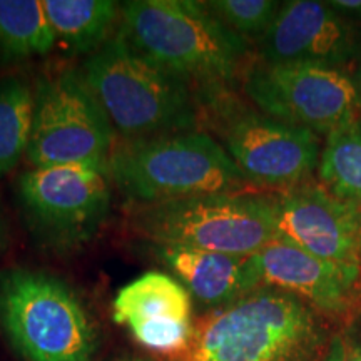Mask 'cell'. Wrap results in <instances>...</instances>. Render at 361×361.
Returning a JSON list of instances; mask_svg holds the SVG:
<instances>
[{
  "label": "cell",
  "instance_id": "cell-11",
  "mask_svg": "<svg viewBox=\"0 0 361 361\" xmlns=\"http://www.w3.org/2000/svg\"><path fill=\"white\" fill-rule=\"evenodd\" d=\"M274 200L283 239L360 281V223L355 202L338 200L322 183L311 180L283 189Z\"/></svg>",
  "mask_w": 361,
  "mask_h": 361
},
{
  "label": "cell",
  "instance_id": "cell-15",
  "mask_svg": "<svg viewBox=\"0 0 361 361\" xmlns=\"http://www.w3.org/2000/svg\"><path fill=\"white\" fill-rule=\"evenodd\" d=\"M152 250L191 296L214 310L264 286L258 255L234 256L169 246H152Z\"/></svg>",
  "mask_w": 361,
  "mask_h": 361
},
{
  "label": "cell",
  "instance_id": "cell-8",
  "mask_svg": "<svg viewBox=\"0 0 361 361\" xmlns=\"http://www.w3.org/2000/svg\"><path fill=\"white\" fill-rule=\"evenodd\" d=\"M34 99L25 154L30 168L90 166L107 171L116 130L80 71L64 69L40 78Z\"/></svg>",
  "mask_w": 361,
  "mask_h": 361
},
{
  "label": "cell",
  "instance_id": "cell-25",
  "mask_svg": "<svg viewBox=\"0 0 361 361\" xmlns=\"http://www.w3.org/2000/svg\"><path fill=\"white\" fill-rule=\"evenodd\" d=\"M356 213H358V223H360V250H361V202H355Z\"/></svg>",
  "mask_w": 361,
  "mask_h": 361
},
{
  "label": "cell",
  "instance_id": "cell-27",
  "mask_svg": "<svg viewBox=\"0 0 361 361\" xmlns=\"http://www.w3.org/2000/svg\"><path fill=\"white\" fill-rule=\"evenodd\" d=\"M360 104H361V87H360Z\"/></svg>",
  "mask_w": 361,
  "mask_h": 361
},
{
  "label": "cell",
  "instance_id": "cell-20",
  "mask_svg": "<svg viewBox=\"0 0 361 361\" xmlns=\"http://www.w3.org/2000/svg\"><path fill=\"white\" fill-rule=\"evenodd\" d=\"M201 4L221 24L246 40L263 37L281 8L276 0H202Z\"/></svg>",
  "mask_w": 361,
  "mask_h": 361
},
{
  "label": "cell",
  "instance_id": "cell-4",
  "mask_svg": "<svg viewBox=\"0 0 361 361\" xmlns=\"http://www.w3.org/2000/svg\"><path fill=\"white\" fill-rule=\"evenodd\" d=\"M107 174L134 204L250 192L252 186L218 139L200 129L123 139L112 147Z\"/></svg>",
  "mask_w": 361,
  "mask_h": 361
},
{
  "label": "cell",
  "instance_id": "cell-9",
  "mask_svg": "<svg viewBox=\"0 0 361 361\" xmlns=\"http://www.w3.org/2000/svg\"><path fill=\"white\" fill-rule=\"evenodd\" d=\"M17 200L32 233L49 250L75 251L111 213L107 171L90 166L30 168L17 178Z\"/></svg>",
  "mask_w": 361,
  "mask_h": 361
},
{
  "label": "cell",
  "instance_id": "cell-10",
  "mask_svg": "<svg viewBox=\"0 0 361 361\" xmlns=\"http://www.w3.org/2000/svg\"><path fill=\"white\" fill-rule=\"evenodd\" d=\"M243 89L259 112L281 123L329 134L356 119L360 90L341 69L308 62L246 67Z\"/></svg>",
  "mask_w": 361,
  "mask_h": 361
},
{
  "label": "cell",
  "instance_id": "cell-12",
  "mask_svg": "<svg viewBox=\"0 0 361 361\" xmlns=\"http://www.w3.org/2000/svg\"><path fill=\"white\" fill-rule=\"evenodd\" d=\"M256 44L259 61L266 64L308 62L336 69L361 51L353 24L316 0L281 4L276 19Z\"/></svg>",
  "mask_w": 361,
  "mask_h": 361
},
{
  "label": "cell",
  "instance_id": "cell-19",
  "mask_svg": "<svg viewBox=\"0 0 361 361\" xmlns=\"http://www.w3.org/2000/svg\"><path fill=\"white\" fill-rule=\"evenodd\" d=\"M34 89L19 78L0 80V176L27 154L34 123Z\"/></svg>",
  "mask_w": 361,
  "mask_h": 361
},
{
  "label": "cell",
  "instance_id": "cell-3",
  "mask_svg": "<svg viewBox=\"0 0 361 361\" xmlns=\"http://www.w3.org/2000/svg\"><path fill=\"white\" fill-rule=\"evenodd\" d=\"M80 74L126 141L186 133L200 124L196 87L116 34L89 56Z\"/></svg>",
  "mask_w": 361,
  "mask_h": 361
},
{
  "label": "cell",
  "instance_id": "cell-14",
  "mask_svg": "<svg viewBox=\"0 0 361 361\" xmlns=\"http://www.w3.org/2000/svg\"><path fill=\"white\" fill-rule=\"evenodd\" d=\"M264 286L291 293L322 314L348 308L358 279L279 238L258 252Z\"/></svg>",
  "mask_w": 361,
  "mask_h": 361
},
{
  "label": "cell",
  "instance_id": "cell-18",
  "mask_svg": "<svg viewBox=\"0 0 361 361\" xmlns=\"http://www.w3.org/2000/svg\"><path fill=\"white\" fill-rule=\"evenodd\" d=\"M318 173L333 196L361 202V121L355 119L326 135Z\"/></svg>",
  "mask_w": 361,
  "mask_h": 361
},
{
  "label": "cell",
  "instance_id": "cell-26",
  "mask_svg": "<svg viewBox=\"0 0 361 361\" xmlns=\"http://www.w3.org/2000/svg\"><path fill=\"white\" fill-rule=\"evenodd\" d=\"M117 361H144V360H134V358H129V360H117Z\"/></svg>",
  "mask_w": 361,
  "mask_h": 361
},
{
  "label": "cell",
  "instance_id": "cell-1",
  "mask_svg": "<svg viewBox=\"0 0 361 361\" xmlns=\"http://www.w3.org/2000/svg\"><path fill=\"white\" fill-rule=\"evenodd\" d=\"M331 343L319 311L263 286L194 322L191 340L169 361H324Z\"/></svg>",
  "mask_w": 361,
  "mask_h": 361
},
{
  "label": "cell",
  "instance_id": "cell-16",
  "mask_svg": "<svg viewBox=\"0 0 361 361\" xmlns=\"http://www.w3.org/2000/svg\"><path fill=\"white\" fill-rule=\"evenodd\" d=\"M42 4L57 44L75 56H92L114 37L121 24V4L114 0H42Z\"/></svg>",
  "mask_w": 361,
  "mask_h": 361
},
{
  "label": "cell",
  "instance_id": "cell-24",
  "mask_svg": "<svg viewBox=\"0 0 361 361\" xmlns=\"http://www.w3.org/2000/svg\"><path fill=\"white\" fill-rule=\"evenodd\" d=\"M4 241H6V224H4L2 211H0V250H2Z\"/></svg>",
  "mask_w": 361,
  "mask_h": 361
},
{
  "label": "cell",
  "instance_id": "cell-23",
  "mask_svg": "<svg viewBox=\"0 0 361 361\" xmlns=\"http://www.w3.org/2000/svg\"><path fill=\"white\" fill-rule=\"evenodd\" d=\"M345 361H361V348H355L351 351L346 350Z\"/></svg>",
  "mask_w": 361,
  "mask_h": 361
},
{
  "label": "cell",
  "instance_id": "cell-7",
  "mask_svg": "<svg viewBox=\"0 0 361 361\" xmlns=\"http://www.w3.org/2000/svg\"><path fill=\"white\" fill-rule=\"evenodd\" d=\"M200 119L252 186L283 189L310 180L319 164L318 135L247 109L224 92V85L196 90Z\"/></svg>",
  "mask_w": 361,
  "mask_h": 361
},
{
  "label": "cell",
  "instance_id": "cell-5",
  "mask_svg": "<svg viewBox=\"0 0 361 361\" xmlns=\"http://www.w3.org/2000/svg\"><path fill=\"white\" fill-rule=\"evenodd\" d=\"M130 226L151 246L258 255L281 238L274 196L223 192L135 204Z\"/></svg>",
  "mask_w": 361,
  "mask_h": 361
},
{
  "label": "cell",
  "instance_id": "cell-17",
  "mask_svg": "<svg viewBox=\"0 0 361 361\" xmlns=\"http://www.w3.org/2000/svg\"><path fill=\"white\" fill-rule=\"evenodd\" d=\"M57 45L42 0H0V57L27 61Z\"/></svg>",
  "mask_w": 361,
  "mask_h": 361
},
{
  "label": "cell",
  "instance_id": "cell-22",
  "mask_svg": "<svg viewBox=\"0 0 361 361\" xmlns=\"http://www.w3.org/2000/svg\"><path fill=\"white\" fill-rule=\"evenodd\" d=\"M345 356H346L345 343H343L340 338H333L331 348H329L324 361H345Z\"/></svg>",
  "mask_w": 361,
  "mask_h": 361
},
{
  "label": "cell",
  "instance_id": "cell-6",
  "mask_svg": "<svg viewBox=\"0 0 361 361\" xmlns=\"http://www.w3.org/2000/svg\"><path fill=\"white\" fill-rule=\"evenodd\" d=\"M0 329L25 361H92L99 348L82 301L44 269H0Z\"/></svg>",
  "mask_w": 361,
  "mask_h": 361
},
{
  "label": "cell",
  "instance_id": "cell-21",
  "mask_svg": "<svg viewBox=\"0 0 361 361\" xmlns=\"http://www.w3.org/2000/svg\"><path fill=\"white\" fill-rule=\"evenodd\" d=\"M338 13H348L351 17H361V0H331L326 2Z\"/></svg>",
  "mask_w": 361,
  "mask_h": 361
},
{
  "label": "cell",
  "instance_id": "cell-13",
  "mask_svg": "<svg viewBox=\"0 0 361 361\" xmlns=\"http://www.w3.org/2000/svg\"><path fill=\"white\" fill-rule=\"evenodd\" d=\"M112 319L129 328L144 348L173 356L192 335V296L178 279L147 271L126 284L112 301Z\"/></svg>",
  "mask_w": 361,
  "mask_h": 361
},
{
  "label": "cell",
  "instance_id": "cell-2",
  "mask_svg": "<svg viewBox=\"0 0 361 361\" xmlns=\"http://www.w3.org/2000/svg\"><path fill=\"white\" fill-rule=\"evenodd\" d=\"M117 34L139 54L197 87L233 80L250 52L245 37L196 0L123 2Z\"/></svg>",
  "mask_w": 361,
  "mask_h": 361
}]
</instances>
